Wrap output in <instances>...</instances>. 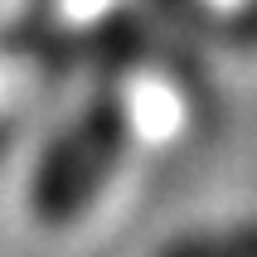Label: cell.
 Returning <instances> with one entry per match:
<instances>
[{"label": "cell", "instance_id": "7a4b0ae2", "mask_svg": "<svg viewBox=\"0 0 257 257\" xmlns=\"http://www.w3.org/2000/svg\"><path fill=\"white\" fill-rule=\"evenodd\" d=\"M5 146H10V126H0V151H5Z\"/></svg>", "mask_w": 257, "mask_h": 257}, {"label": "cell", "instance_id": "6da1fadb", "mask_svg": "<svg viewBox=\"0 0 257 257\" xmlns=\"http://www.w3.org/2000/svg\"><path fill=\"white\" fill-rule=\"evenodd\" d=\"M136 136V112H131L126 87H97L63 126L44 141L34 170L25 185V204L34 223L63 228L92 209L116 180L121 160Z\"/></svg>", "mask_w": 257, "mask_h": 257}]
</instances>
